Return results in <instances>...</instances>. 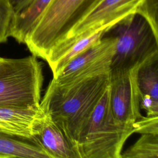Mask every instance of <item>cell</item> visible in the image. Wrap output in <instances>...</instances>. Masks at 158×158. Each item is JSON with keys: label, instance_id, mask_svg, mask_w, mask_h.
<instances>
[{"label": "cell", "instance_id": "6", "mask_svg": "<svg viewBox=\"0 0 158 158\" xmlns=\"http://www.w3.org/2000/svg\"><path fill=\"white\" fill-rule=\"evenodd\" d=\"M138 67L129 70H110L109 86V105L114 121L133 130L134 123L142 117L136 77Z\"/></svg>", "mask_w": 158, "mask_h": 158}, {"label": "cell", "instance_id": "17", "mask_svg": "<svg viewBox=\"0 0 158 158\" xmlns=\"http://www.w3.org/2000/svg\"><path fill=\"white\" fill-rule=\"evenodd\" d=\"M136 13L146 20L158 36V0H143Z\"/></svg>", "mask_w": 158, "mask_h": 158}, {"label": "cell", "instance_id": "8", "mask_svg": "<svg viewBox=\"0 0 158 158\" xmlns=\"http://www.w3.org/2000/svg\"><path fill=\"white\" fill-rule=\"evenodd\" d=\"M142 1L102 0L72 28L65 40L61 43L73 41L111 27L126 17L136 13Z\"/></svg>", "mask_w": 158, "mask_h": 158}, {"label": "cell", "instance_id": "7", "mask_svg": "<svg viewBox=\"0 0 158 158\" xmlns=\"http://www.w3.org/2000/svg\"><path fill=\"white\" fill-rule=\"evenodd\" d=\"M116 42L115 37L106 31L99 41L71 60L52 80L62 84L109 71Z\"/></svg>", "mask_w": 158, "mask_h": 158}, {"label": "cell", "instance_id": "5", "mask_svg": "<svg viewBox=\"0 0 158 158\" xmlns=\"http://www.w3.org/2000/svg\"><path fill=\"white\" fill-rule=\"evenodd\" d=\"M106 33L116 38L110 70H129L158 53V36L146 20L135 13L109 28Z\"/></svg>", "mask_w": 158, "mask_h": 158}, {"label": "cell", "instance_id": "9", "mask_svg": "<svg viewBox=\"0 0 158 158\" xmlns=\"http://www.w3.org/2000/svg\"><path fill=\"white\" fill-rule=\"evenodd\" d=\"M44 115L40 106L27 109L0 106V131L29 139L34 143L37 126Z\"/></svg>", "mask_w": 158, "mask_h": 158}, {"label": "cell", "instance_id": "20", "mask_svg": "<svg viewBox=\"0 0 158 158\" xmlns=\"http://www.w3.org/2000/svg\"><path fill=\"white\" fill-rule=\"evenodd\" d=\"M2 57H0V63H1V61H2Z\"/></svg>", "mask_w": 158, "mask_h": 158}, {"label": "cell", "instance_id": "14", "mask_svg": "<svg viewBox=\"0 0 158 158\" xmlns=\"http://www.w3.org/2000/svg\"><path fill=\"white\" fill-rule=\"evenodd\" d=\"M51 0H33L25 9L14 15L10 36L18 43H24L39 17Z\"/></svg>", "mask_w": 158, "mask_h": 158}, {"label": "cell", "instance_id": "16", "mask_svg": "<svg viewBox=\"0 0 158 158\" xmlns=\"http://www.w3.org/2000/svg\"><path fill=\"white\" fill-rule=\"evenodd\" d=\"M15 13L9 0H0V43L7 41Z\"/></svg>", "mask_w": 158, "mask_h": 158}, {"label": "cell", "instance_id": "1", "mask_svg": "<svg viewBox=\"0 0 158 158\" xmlns=\"http://www.w3.org/2000/svg\"><path fill=\"white\" fill-rule=\"evenodd\" d=\"M109 82L110 70L62 84L52 79L40 101L44 114L63 130L77 151L78 140Z\"/></svg>", "mask_w": 158, "mask_h": 158}, {"label": "cell", "instance_id": "3", "mask_svg": "<svg viewBox=\"0 0 158 158\" xmlns=\"http://www.w3.org/2000/svg\"><path fill=\"white\" fill-rule=\"evenodd\" d=\"M109 86L78 140L80 158H121L124 143L134 133L133 129L114 121L109 105Z\"/></svg>", "mask_w": 158, "mask_h": 158}, {"label": "cell", "instance_id": "12", "mask_svg": "<svg viewBox=\"0 0 158 158\" xmlns=\"http://www.w3.org/2000/svg\"><path fill=\"white\" fill-rule=\"evenodd\" d=\"M107 29L98 30L73 41L64 42L54 47L48 54L46 60L51 67L53 77H56L64 67L74 57L99 41Z\"/></svg>", "mask_w": 158, "mask_h": 158}, {"label": "cell", "instance_id": "19", "mask_svg": "<svg viewBox=\"0 0 158 158\" xmlns=\"http://www.w3.org/2000/svg\"><path fill=\"white\" fill-rule=\"evenodd\" d=\"M33 1V0H9V2L15 15L25 9Z\"/></svg>", "mask_w": 158, "mask_h": 158}, {"label": "cell", "instance_id": "15", "mask_svg": "<svg viewBox=\"0 0 158 158\" xmlns=\"http://www.w3.org/2000/svg\"><path fill=\"white\" fill-rule=\"evenodd\" d=\"M121 158H158V134H141Z\"/></svg>", "mask_w": 158, "mask_h": 158}, {"label": "cell", "instance_id": "18", "mask_svg": "<svg viewBox=\"0 0 158 158\" xmlns=\"http://www.w3.org/2000/svg\"><path fill=\"white\" fill-rule=\"evenodd\" d=\"M135 133L140 134H158V115L143 116L133 125Z\"/></svg>", "mask_w": 158, "mask_h": 158}, {"label": "cell", "instance_id": "4", "mask_svg": "<svg viewBox=\"0 0 158 158\" xmlns=\"http://www.w3.org/2000/svg\"><path fill=\"white\" fill-rule=\"evenodd\" d=\"M43 83L42 66L35 56L2 57L0 63V106L20 109L39 107Z\"/></svg>", "mask_w": 158, "mask_h": 158}, {"label": "cell", "instance_id": "13", "mask_svg": "<svg viewBox=\"0 0 158 158\" xmlns=\"http://www.w3.org/2000/svg\"><path fill=\"white\" fill-rule=\"evenodd\" d=\"M0 157L51 158L31 139L0 131Z\"/></svg>", "mask_w": 158, "mask_h": 158}, {"label": "cell", "instance_id": "11", "mask_svg": "<svg viewBox=\"0 0 158 158\" xmlns=\"http://www.w3.org/2000/svg\"><path fill=\"white\" fill-rule=\"evenodd\" d=\"M137 83L140 108L148 116L158 115V53L151 56L138 67Z\"/></svg>", "mask_w": 158, "mask_h": 158}, {"label": "cell", "instance_id": "2", "mask_svg": "<svg viewBox=\"0 0 158 158\" xmlns=\"http://www.w3.org/2000/svg\"><path fill=\"white\" fill-rule=\"evenodd\" d=\"M102 0H51L25 44L37 57L49 52L65 40L72 28Z\"/></svg>", "mask_w": 158, "mask_h": 158}, {"label": "cell", "instance_id": "10", "mask_svg": "<svg viewBox=\"0 0 158 158\" xmlns=\"http://www.w3.org/2000/svg\"><path fill=\"white\" fill-rule=\"evenodd\" d=\"M33 141L51 158H80L78 151L63 130L47 114L38 123Z\"/></svg>", "mask_w": 158, "mask_h": 158}]
</instances>
